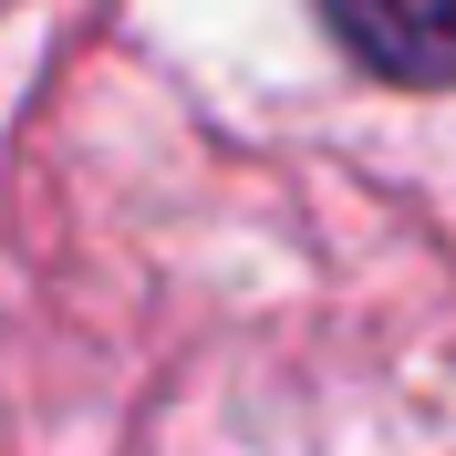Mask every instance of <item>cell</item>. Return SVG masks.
Wrapping results in <instances>:
<instances>
[{
  "label": "cell",
  "mask_w": 456,
  "mask_h": 456,
  "mask_svg": "<svg viewBox=\"0 0 456 456\" xmlns=\"http://www.w3.org/2000/svg\"><path fill=\"white\" fill-rule=\"evenodd\" d=\"M322 21L384 84H456V0H322Z\"/></svg>",
  "instance_id": "cell-1"
}]
</instances>
